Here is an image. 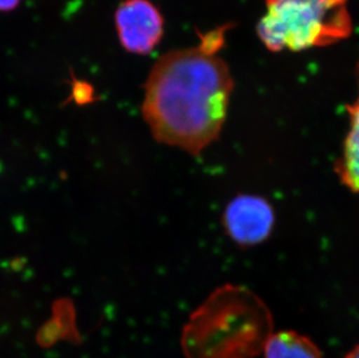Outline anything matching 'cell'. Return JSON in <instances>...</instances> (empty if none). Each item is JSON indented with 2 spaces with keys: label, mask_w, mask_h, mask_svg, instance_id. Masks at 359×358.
I'll list each match as a JSON object with an SVG mask.
<instances>
[{
  "label": "cell",
  "mask_w": 359,
  "mask_h": 358,
  "mask_svg": "<svg viewBox=\"0 0 359 358\" xmlns=\"http://www.w3.org/2000/svg\"><path fill=\"white\" fill-rule=\"evenodd\" d=\"M224 42L220 28L203 35L198 46L163 55L154 65L142 114L157 142L199 155L220 135L234 86L219 56Z\"/></svg>",
  "instance_id": "obj_1"
},
{
  "label": "cell",
  "mask_w": 359,
  "mask_h": 358,
  "mask_svg": "<svg viewBox=\"0 0 359 358\" xmlns=\"http://www.w3.org/2000/svg\"><path fill=\"white\" fill-rule=\"evenodd\" d=\"M272 334L268 305L247 287L224 285L191 314L182 348L187 358H254Z\"/></svg>",
  "instance_id": "obj_2"
},
{
  "label": "cell",
  "mask_w": 359,
  "mask_h": 358,
  "mask_svg": "<svg viewBox=\"0 0 359 358\" xmlns=\"http://www.w3.org/2000/svg\"><path fill=\"white\" fill-rule=\"evenodd\" d=\"M258 37L269 51H307L353 33L348 0H266Z\"/></svg>",
  "instance_id": "obj_3"
},
{
  "label": "cell",
  "mask_w": 359,
  "mask_h": 358,
  "mask_svg": "<svg viewBox=\"0 0 359 358\" xmlns=\"http://www.w3.org/2000/svg\"><path fill=\"white\" fill-rule=\"evenodd\" d=\"M116 25L126 51L146 55L160 44L164 21L149 0H125L116 10Z\"/></svg>",
  "instance_id": "obj_4"
},
{
  "label": "cell",
  "mask_w": 359,
  "mask_h": 358,
  "mask_svg": "<svg viewBox=\"0 0 359 358\" xmlns=\"http://www.w3.org/2000/svg\"><path fill=\"white\" fill-rule=\"evenodd\" d=\"M224 225L228 235L236 244L256 246L271 234L275 213L264 198L242 194L228 204L224 211Z\"/></svg>",
  "instance_id": "obj_5"
},
{
  "label": "cell",
  "mask_w": 359,
  "mask_h": 358,
  "mask_svg": "<svg viewBox=\"0 0 359 358\" xmlns=\"http://www.w3.org/2000/svg\"><path fill=\"white\" fill-rule=\"evenodd\" d=\"M350 118V129L342 157L336 166L339 179L343 184L355 192H359V95L353 105L348 106Z\"/></svg>",
  "instance_id": "obj_6"
},
{
  "label": "cell",
  "mask_w": 359,
  "mask_h": 358,
  "mask_svg": "<svg viewBox=\"0 0 359 358\" xmlns=\"http://www.w3.org/2000/svg\"><path fill=\"white\" fill-rule=\"evenodd\" d=\"M264 358H323L319 347L293 331L273 333L263 350Z\"/></svg>",
  "instance_id": "obj_7"
},
{
  "label": "cell",
  "mask_w": 359,
  "mask_h": 358,
  "mask_svg": "<svg viewBox=\"0 0 359 358\" xmlns=\"http://www.w3.org/2000/svg\"><path fill=\"white\" fill-rule=\"evenodd\" d=\"M92 97H93V95H92L90 86H85V85L83 84L79 85V86H75V90H74V99H75V102H77L79 105H84V104L92 102V100H93Z\"/></svg>",
  "instance_id": "obj_8"
},
{
  "label": "cell",
  "mask_w": 359,
  "mask_h": 358,
  "mask_svg": "<svg viewBox=\"0 0 359 358\" xmlns=\"http://www.w3.org/2000/svg\"><path fill=\"white\" fill-rule=\"evenodd\" d=\"M20 0H0V12H8L19 5Z\"/></svg>",
  "instance_id": "obj_9"
},
{
  "label": "cell",
  "mask_w": 359,
  "mask_h": 358,
  "mask_svg": "<svg viewBox=\"0 0 359 358\" xmlns=\"http://www.w3.org/2000/svg\"><path fill=\"white\" fill-rule=\"evenodd\" d=\"M346 358H359V345H356V347L346 356Z\"/></svg>",
  "instance_id": "obj_10"
},
{
  "label": "cell",
  "mask_w": 359,
  "mask_h": 358,
  "mask_svg": "<svg viewBox=\"0 0 359 358\" xmlns=\"http://www.w3.org/2000/svg\"><path fill=\"white\" fill-rule=\"evenodd\" d=\"M357 72H358V78H359V63H358V68H357Z\"/></svg>",
  "instance_id": "obj_11"
}]
</instances>
